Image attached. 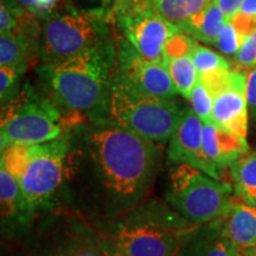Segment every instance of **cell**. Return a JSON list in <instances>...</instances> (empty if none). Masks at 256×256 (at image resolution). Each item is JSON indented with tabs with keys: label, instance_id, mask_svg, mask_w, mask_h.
Listing matches in <instances>:
<instances>
[{
	"label": "cell",
	"instance_id": "6da1fadb",
	"mask_svg": "<svg viewBox=\"0 0 256 256\" xmlns=\"http://www.w3.org/2000/svg\"><path fill=\"white\" fill-rule=\"evenodd\" d=\"M76 136L74 156L100 208L110 216L136 208L154 179L156 142L104 118H92Z\"/></svg>",
	"mask_w": 256,
	"mask_h": 256
},
{
	"label": "cell",
	"instance_id": "7a4b0ae2",
	"mask_svg": "<svg viewBox=\"0 0 256 256\" xmlns=\"http://www.w3.org/2000/svg\"><path fill=\"white\" fill-rule=\"evenodd\" d=\"M115 64L116 40L110 36L66 60L40 63L37 72L63 110L94 118L104 106Z\"/></svg>",
	"mask_w": 256,
	"mask_h": 256
},
{
	"label": "cell",
	"instance_id": "3957f363",
	"mask_svg": "<svg viewBox=\"0 0 256 256\" xmlns=\"http://www.w3.org/2000/svg\"><path fill=\"white\" fill-rule=\"evenodd\" d=\"M200 226L171 206L133 208L98 235L127 256H177Z\"/></svg>",
	"mask_w": 256,
	"mask_h": 256
},
{
	"label": "cell",
	"instance_id": "277c9868",
	"mask_svg": "<svg viewBox=\"0 0 256 256\" xmlns=\"http://www.w3.org/2000/svg\"><path fill=\"white\" fill-rule=\"evenodd\" d=\"M72 134L52 142L14 145L2 151L0 165L18 182L32 210L49 204L68 174Z\"/></svg>",
	"mask_w": 256,
	"mask_h": 256
},
{
	"label": "cell",
	"instance_id": "5b68a950",
	"mask_svg": "<svg viewBox=\"0 0 256 256\" xmlns=\"http://www.w3.org/2000/svg\"><path fill=\"white\" fill-rule=\"evenodd\" d=\"M174 98H162L133 87L114 72L102 110L94 118H104L153 140L168 142L183 118Z\"/></svg>",
	"mask_w": 256,
	"mask_h": 256
},
{
	"label": "cell",
	"instance_id": "8992f818",
	"mask_svg": "<svg viewBox=\"0 0 256 256\" xmlns=\"http://www.w3.org/2000/svg\"><path fill=\"white\" fill-rule=\"evenodd\" d=\"M63 108L51 98L34 90L28 83L2 104L0 148L14 145H34L52 142L66 136Z\"/></svg>",
	"mask_w": 256,
	"mask_h": 256
},
{
	"label": "cell",
	"instance_id": "52a82bcc",
	"mask_svg": "<svg viewBox=\"0 0 256 256\" xmlns=\"http://www.w3.org/2000/svg\"><path fill=\"white\" fill-rule=\"evenodd\" d=\"M166 203L191 223L204 226L228 215L232 186L192 166L176 164L170 172Z\"/></svg>",
	"mask_w": 256,
	"mask_h": 256
},
{
	"label": "cell",
	"instance_id": "ba28073f",
	"mask_svg": "<svg viewBox=\"0 0 256 256\" xmlns=\"http://www.w3.org/2000/svg\"><path fill=\"white\" fill-rule=\"evenodd\" d=\"M110 36L101 14L72 8L52 11L40 22L37 57L40 63H55Z\"/></svg>",
	"mask_w": 256,
	"mask_h": 256
},
{
	"label": "cell",
	"instance_id": "9c48e42d",
	"mask_svg": "<svg viewBox=\"0 0 256 256\" xmlns=\"http://www.w3.org/2000/svg\"><path fill=\"white\" fill-rule=\"evenodd\" d=\"M113 16L122 37L147 60L162 62L165 44L180 31L177 24L128 0L114 6Z\"/></svg>",
	"mask_w": 256,
	"mask_h": 256
},
{
	"label": "cell",
	"instance_id": "30bf717a",
	"mask_svg": "<svg viewBox=\"0 0 256 256\" xmlns=\"http://www.w3.org/2000/svg\"><path fill=\"white\" fill-rule=\"evenodd\" d=\"M115 72L133 87L162 98L177 94L168 68L162 62L147 60L124 37L116 40Z\"/></svg>",
	"mask_w": 256,
	"mask_h": 256
},
{
	"label": "cell",
	"instance_id": "8fae6325",
	"mask_svg": "<svg viewBox=\"0 0 256 256\" xmlns=\"http://www.w3.org/2000/svg\"><path fill=\"white\" fill-rule=\"evenodd\" d=\"M204 122L192 108H185L180 124L168 140V156L174 164H185L200 170L220 180L218 170L204 152Z\"/></svg>",
	"mask_w": 256,
	"mask_h": 256
},
{
	"label": "cell",
	"instance_id": "7c38bea8",
	"mask_svg": "<svg viewBox=\"0 0 256 256\" xmlns=\"http://www.w3.org/2000/svg\"><path fill=\"white\" fill-rule=\"evenodd\" d=\"M31 256H102L101 238L86 224L72 220L48 234Z\"/></svg>",
	"mask_w": 256,
	"mask_h": 256
},
{
	"label": "cell",
	"instance_id": "4fadbf2b",
	"mask_svg": "<svg viewBox=\"0 0 256 256\" xmlns=\"http://www.w3.org/2000/svg\"><path fill=\"white\" fill-rule=\"evenodd\" d=\"M247 74L236 72L232 82L214 95L212 124L247 140L249 110L246 98Z\"/></svg>",
	"mask_w": 256,
	"mask_h": 256
},
{
	"label": "cell",
	"instance_id": "5bb4252c",
	"mask_svg": "<svg viewBox=\"0 0 256 256\" xmlns=\"http://www.w3.org/2000/svg\"><path fill=\"white\" fill-rule=\"evenodd\" d=\"M177 256H243L224 232L222 220L200 226Z\"/></svg>",
	"mask_w": 256,
	"mask_h": 256
},
{
	"label": "cell",
	"instance_id": "9a60e30c",
	"mask_svg": "<svg viewBox=\"0 0 256 256\" xmlns=\"http://www.w3.org/2000/svg\"><path fill=\"white\" fill-rule=\"evenodd\" d=\"M204 152L215 168H230L243 154L250 151L247 140L220 130L214 124H204Z\"/></svg>",
	"mask_w": 256,
	"mask_h": 256
},
{
	"label": "cell",
	"instance_id": "2e32d148",
	"mask_svg": "<svg viewBox=\"0 0 256 256\" xmlns=\"http://www.w3.org/2000/svg\"><path fill=\"white\" fill-rule=\"evenodd\" d=\"M0 204H2V230L8 228L12 222V229L17 226H25L30 220L34 210L28 206L26 198L22 192L18 182L6 170L0 165Z\"/></svg>",
	"mask_w": 256,
	"mask_h": 256
},
{
	"label": "cell",
	"instance_id": "e0dca14e",
	"mask_svg": "<svg viewBox=\"0 0 256 256\" xmlns=\"http://www.w3.org/2000/svg\"><path fill=\"white\" fill-rule=\"evenodd\" d=\"M226 22V14L218 2L210 0L203 8L177 25L179 30L197 42L216 46L217 38Z\"/></svg>",
	"mask_w": 256,
	"mask_h": 256
},
{
	"label": "cell",
	"instance_id": "ac0fdd59",
	"mask_svg": "<svg viewBox=\"0 0 256 256\" xmlns=\"http://www.w3.org/2000/svg\"><path fill=\"white\" fill-rule=\"evenodd\" d=\"M224 232L241 249L256 246V209L238 198L222 218Z\"/></svg>",
	"mask_w": 256,
	"mask_h": 256
},
{
	"label": "cell",
	"instance_id": "d6986e66",
	"mask_svg": "<svg viewBox=\"0 0 256 256\" xmlns=\"http://www.w3.org/2000/svg\"><path fill=\"white\" fill-rule=\"evenodd\" d=\"M128 2L152 10L172 23L179 24L203 8L210 0H128Z\"/></svg>",
	"mask_w": 256,
	"mask_h": 256
},
{
	"label": "cell",
	"instance_id": "ffe728a7",
	"mask_svg": "<svg viewBox=\"0 0 256 256\" xmlns=\"http://www.w3.org/2000/svg\"><path fill=\"white\" fill-rule=\"evenodd\" d=\"M234 192L240 200L256 196V150L243 154L230 168Z\"/></svg>",
	"mask_w": 256,
	"mask_h": 256
},
{
	"label": "cell",
	"instance_id": "44dd1931",
	"mask_svg": "<svg viewBox=\"0 0 256 256\" xmlns=\"http://www.w3.org/2000/svg\"><path fill=\"white\" fill-rule=\"evenodd\" d=\"M164 64L168 70L177 94H180L188 100L192 90L196 87L198 80H200V75H198L192 56L186 55L176 57V58L168 60Z\"/></svg>",
	"mask_w": 256,
	"mask_h": 256
},
{
	"label": "cell",
	"instance_id": "7402d4cb",
	"mask_svg": "<svg viewBox=\"0 0 256 256\" xmlns=\"http://www.w3.org/2000/svg\"><path fill=\"white\" fill-rule=\"evenodd\" d=\"M28 19L31 17H28L17 0H0V36L16 34Z\"/></svg>",
	"mask_w": 256,
	"mask_h": 256
},
{
	"label": "cell",
	"instance_id": "603a6c76",
	"mask_svg": "<svg viewBox=\"0 0 256 256\" xmlns=\"http://www.w3.org/2000/svg\"><path fill=\"white\" fill-rule=\"evenodd\" d=\"M188 100L191 102V108L204 124H212L214 96L200 80Z\"/></svg>",
	"mask_w": 256,
	"mask_h": 256
},
{
	"label": "cell",
	"instance_id": "cb8c5ba5",
	"mask_svg": "<svg viewBox=\"0 0 256 256\" xmlns=\"http://www.w3.org/2000/svg\"><path fill=\"white\" fill-rule=\"evenodd\" d=\"M191 56L197 68L198 75L216 69H232L230 63L223 56H220V54L215 52L209 48L200 46V44Z\"/></svg>",
	"mask_w": 256,
	"mask_h": 256
},
{
	"label": "cell",
	"instance_id": "d4e9b609",
	"mask_svg": "<svg viewBox=\"0 0 256 256\" xmlns=\"http://www.w3.org/2000/svg\"><path fill=\"white\" fill-rule=\"evenodd\" d=\"M24 74V70L14 68V66H0V100H2V106L11 101L20 90V80Z\"/></svg>",
	"mask_w": 256,
	"mask_h": 256
},
{
	"label": "cell",
	"instance_id": "484cf974",
	"mask_svg": "<svg viewBox=\"0 0 256 256\" xmlns=\"http://www.w3.org/2000/svg\"><path fill=\"white\" fill-rule=\"evenodd\" d=\"M197 46L198 43L196 40H194V38L182 31L177 32L165 44L162 63H165L168 60L176 58V57L192 55Z\"/></svg>",
	"mask_w": 256,
	"mask_h": 256
},
{
	"label": "cell",
	"instance_id": "4316f807",
	"mask_svg": "<svg viewBox=\"0 0 256 256\" xmlns=\"http://www.w3.org/2000/svg\"><path fill=\"white\" fill-rule=\"evenodd\" d=\"M241 46L242 40L235 26H234L232 22L226 20L220 32L218 38H217L216 46L218 48V50L224 55L235 57Z\"/></svg>",
	"mask_w": 256,
	"mask_h": 256
},
{
	"label": "cell",
	"instance_id": "83f0119b",
	"mask_svg": "<svg viewBox=\"0 0 256 256\" xmlns=\"http://www.w3.org/2000/svg\"><path fill=\"white\" fill-rule=\"evenodd\" d=\"M28 17L42 20L54 11L58 0H17Z\"/></svg>",
	"mask_w": 256,
	"mask_h": 256
},
{
	"label": "cell",
	"instance_id": "f1b7e54d",
	"mask_svg": "<svg viewBox=\"0 0 256 256\" xmlns=\"http://www.w3.org/2000/svg\"><path fill=\"white\" fill-rule=\"evenodd\" d=\"M234 58L243 68H256V31L243 42Z\"/></svg>",
	"mask_w": 256,
	"mask_h": 256
},
{
	"label": "cell",
	"instance_id": "f546056e",
	"mask_svg": "<svg viewBox=\"0 0 256 256\" xmlns=\"http://www.w3.org/2000/svg\"><path fill=\"white\" fill-rule=\"evenodd\" d=\"M230 22L235 26L242 43L256 31V16L246 14L238 11V14L230 19Z\"/></svg>",
	"mask_w": 256,
	"mask_h": 256
},
{
	"label": "cell",
	"instance_id": "4dcf8cb0",
	"mask_svg": "<svg viewBox=\"0 0 256 256\" xmlns=\"http://www.w3.org/2000/svg\"><path fill=\"white\" fill-rule=\"evenodd\" d=\"M246 98H247L249 115L256 121V68H252L247 74V86H246Z\"/></svg>",
	"mask_w": 256,
	"mask_h": 256
},
{
	"label": "cell",
	"instance_id": "1f68e13d",
	"mask_svg": "<svg viewBox=\"0 0 256 256\" xmlns=\"http://www.w3.org/2000/svg\"><path fill=\"white\" fill-rule=\"evenodd\" d=\"M216 2L223 10L226 20H230L240 11L244 0H216Z\"/></svg>",
	"mask_w": 256,
	"mask_h": 256
},
{
	"label": "cell",
	"instance_id": "d6a6232c",
	"mask_svg": "<svg viewBox=\"0 0 256 256\" xmlns=\"http://www.w3.org/2000/svg\"><path fill=\"white\" fill-rule=\"evenodd\" d=\"M101 248H102V256H127L124 252L119 250V249L114 247L112 243L106 241V240L102 238H101Z\"/></svg>",
	"mask_w": 256,
	"mask_h": 256
},
{
	"label": "cell",
	"instance_id": "836d02e7",
	"mask_svg": "<svg viewBox=\"0 0 256 256\" xmlns=\"http://www.w3.org/2000/svg\"><path fill=\"white\" fill-rule=\"evenodd\" d=\"M240 11L246 14L256 16V0H244Z\"/></svg>",
	"mask_w": 256,
	"mask_h": 256
},
{
	"label": "cell",
	"instance_id": "e575fe53",
	"mask_svg": "<svg viewBox=\"0 0 256 256\" xmlns=\"http://www.w3.org/2000/svg\"><path fill=\"white\" fill-rule=\"evenodd\" d=\"M243 256H256V246L255 247L244 249L243 250Z\"/></svg>",
	"mask_w": 256,
	"mask_h": 256
},
{
	"label": "cell",
	"instance_id": "d590c367",
	"mask_svg": "<svg viewBox=\"0 0 256 256\" xmlns=\"http://www.w3.org/2000/svg\"><path fill=\"white\" fill-rule=\"evenodd\" d=\"M243 202H246V203H248L249 206H254L256 209V196H252V197H249V198H246V200H241Z\"/></svg>",
	"mask_w": 256,
	"mask_h": 256
},
{
	"label": "cell",
	"instance_id": "8d00e7d4",
	"mask_svg": "<svg viewBox=\"0 0 256 256\" xmlns=\"http://www.w3.org/2000/svg\"><path fill=\"white\" fill-rule=\"evenodd\" d=\"M102 2H107V4H110V5H113V8L116 4H119V2H121V0H102Z\"/></svg>",
	"mask_w": 256,
	"mask_h": 256
}]
</instances>
